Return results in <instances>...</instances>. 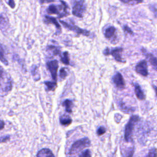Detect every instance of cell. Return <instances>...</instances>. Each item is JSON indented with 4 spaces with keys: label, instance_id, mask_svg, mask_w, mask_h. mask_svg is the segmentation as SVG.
<instances>
[{
    "label": "cell",
    "instance_id": "12",
    "mask_svg": "<svg viewBox=\"0 0 157 157\" xmlns=\"http://www.w3.org/2000/svg\"><path fill=\"white\" fill-rule=\"evenodd\" d=\"M59 1H60V2H61V6H60L61 9H62L63 12H61V13L58 15V17L59 18H62V17H64L67 15L69 13L68 11H67V9H69V6H68V5L66 4V2L65 1H63V0H60Z\"/></svg>",
    "mask_w": 157,
    "mask_h": 157
},
{
    "label": "cell",
    "instance_id": "22",
    "mask_svg": "<svg viewBox=\"0 0 157 157\" xmlns=\"http://www.w3.org/2000/svg\"><path fill=\"white\" fill-rule=\"evenodd\" d=\"M47 48H48L49 50L52 51L53 54L55 56V55H60L61 50H60V49L59 48V47H56V46H54V45H48V46L47 47Z\"/></svg>",
    "mask_w": 157,
    "mask_h": 157
},
{
    "label": "cell",
    "instance_id": "3",
    "mask_svg": "<svg viewBox=\"0 0 157 157\" xmlns=\"http://www.w3.org/2000/svg\"><path fill=\"white\" fill-rule=\"evenodd\" d=\"M90 145V141L89 139L87 137L82 138L80 140H77L72 144L69 150V154L70 155L75 154L76 153L84 149L85 148L89 147Z\"/></svg>",
    "mask_w": 157,
    "mask_h": 157
},
{
    "label": "cell",
    "instance_id": "10",
    "mask_svg": "<svg viewBox=\"0 0 157 157\" xmlns=\"http://www.w3.org/2000/svg\"><path fill=\"white\" fill-rule=\"evenodd\" d=\"M44 23L46 24H53L55 26L58 31H59V33L61 31V27L59 24V23L58 22L56 18L47 15L45 17Z\"/></svg>",
    "mask_w": 157,
    "mask_h": 157
},
{
    "label": "cell",
    "instance_id": "21",
    "mask_svg": "<svg viewBox=\"0 0 157 157\" xmlns=\"http://www.w3.org/2000/svg\"><path fill=\"white\" fill-rule=\"evenodd\" d=\"M61 61L66 65L69 64V53L67 52H64L63 53L62 56H61Z\"/></svg>",
    "mask_w": 157,
    "mask_h": 157
},
{
    "label": "cell",
    "instance_id": "20",
    "mask_svg": "<svg viewBox=\"0 0 157 157\" xmlns=\"http://www.w3.org/2000/svg\"><path fill=\"white\" fill-rule=\"evenodd\" d=\"M0 60L5 65H8V62L5 57V53L2 45L0 44Z\"/></svg>",
    "mask_w": 157,
    "mask_h": 157
},
{
    "label": "cell",
    "instance_id": "4",
    "mask_svg": "<svg viewBox=\"0 0 157 157\" xmlns=\"http://www.w3.org/2000/svg\"><path fill=\"white\" fill-rule=\"evenodd\" d=\"M86 10V4L85 0H78L74 4L72 7V14L78 18H82Z\"/></svg>",
    "mask_w": 157,
    "mask_h": 157
},
{
    "label": "cell",
    "instance_id": "5",
    "mask_svg": "<svg viewBox=\"0 0 157 157\" xmlns=\"http://www.w3.org/2000/svg\"><path fill=\"white\" fill-rule=\"evenodd\" d=\"M59 22L63 25V26L65 28H67V29H68V30L72 31L78 35L81 34V35H83V36H86V37H88L90 35V32L89 31L86 30V29H83L75 25H71V24H69V23H68L66 21H62V20H59Z\"/></svg>",
    "mask_w": 157,
    "mask_h": 157
},
{
    "label": "cell",
    "instance_id": "1",
    "mask_svg": "<svg viewBox=\"0 0 157 157\" xmlns=\"http://www.w3.org/2000/svg\"><path fill=\"white\" fill-rule=\"evenodd\" d=\"M12 87V83L10 77L8 74L0 67V88L4 91H9Z\"/></svg>",
    "mask_w": 157,
    "mask_h": 157
},
{
    "label": "cell",
    "instance_id": "15",
    "mask_svg": "<svg viewBox=\"0 0 157 157\" xmlns=\"http://www.w3.org/2000/svg\"><path fill=\"white\" fill-rule=\"evenodd\" d=\"M60 123L64 126H68L71 124L72 119L71 118L67 115H63L59 118Z\"/></svg>",
    "mask_w": 157,
    "mask_h": 157
},
{
    "label": "cell",
    "instance_id": "8",
    "mask_svg": "<svg viewBox=\"0 0 157 157\" xmlns=\"http://www.w3.org/2000/svg\"><path fill=\"white\" fill-rule=\"evenodd\" d=\"M136 71L137 73L140 75L146 77L148 75V69H147V63L145 60H142L138 63L135 67Z\"/></svg>",
    "mask_w": 157,
    "mask_h": 157
},
{
    "label": "cell",
    "instance_id": "24",
    "mask_svg": "<svg viewBox=\"0 0 157 157\" xmlns=\"http://www.w3.org/2000/svg\"><path fill=\"white\" fill-rule=\"evenodd\" d=\"M120 1L124 4H137L142 3L144 0H120Z\"/></svg>",
    "mask_w": 157,
    "mask_h": 157
},
{
    "label": "cell",
    "instance_id": "7",
    "mask_svg": "<svg viewBox=\"0 0 157 157\" xmlns=\"http://www.w3.org/2000/svg\"><path fill=\"white\" fill-rule=\"evenodd\" d=\"M47 67L51 73L53 80L56 82L57 80V71L58 69V62L54 59L47 63Z\"/></svg>",
    "mask_w": 157,
    "mask_h": 157
},
{
    "label": "cell",
    "instance_id": "6",
    "mask_svg": "<svg viewBox=\"0 0 157 157\" xmlns=\"http://www.w3.org/2000/svg\"><path fill=\"white\" fill-rule=\"evenodd\" d=\"M123 52V48L121 47H117L112 49H110L109 48H106L103 51V54L104 55H111L113 56L114 59L120 63H125V61L121 57V53Z\"/></svg>",
    "mask_w": 157,
    "mask_h": 157
},
{
    "label": "cell",
    "instance_id": "31",
    "mask_svg": "<svg viewBox=\"0 0 157 157\" xmlns=\"http://www.w3.org/2000/svg\"><path fill=\"white\" fill-rule=\"evenodd\" d=\"M54 1H55V0H39L40 4L49 3V2H54Z\"/></svg>",
    "mask_w": 157,
    "mask_h": 157
},
{
    "label": "cell",
    "instance_id": "14",
    "mask_svg": "<svg viewBox=\"0 0 157 157\" xmlns=\"http://www.w3.org/2000/svg\"><path fill=\"white\" fill-rule=\"evenodd\" d=\"M60 7H58L56 5L54 4H51L50 5L47 9V12L48 13V14L50 15V14H56V15H59L60 13V10H59Z\"/></svg>",
    "mask_w": 157,
    "mask_h": 157
},
{
    "label": "cell",
    "instance_id": "16",
    "mask_svg": "<svg viewBox=\"0 0 157 157\" xmlns=\"http://www.w3.org/2000/svg\"><path fill=\"white\" fill-rule=\"evenodd\" d=\"M116 31V29L114 26H109L108 27L105 32H104V36L107 39H110L115 34V33Z\"/></svg>",
    "mask_w": 157,
    "mask_h": 157
},
{
    "label": "cell",
    "instance_id": "33",
    "mask_svg": "<svg viewBox=\"0 0 157 157\" xmlns=\"http://www.w3.org/2000/svg\"><path fill=\"white\" fill-rule=\"evenodd\" d=\"M7 139H9V137H5V138H4V139H0V142H4L7 140Z\"/></svg>",
    "mask_w": 157,
    "mask_h": 157
},
{
    "label": "cell",
    "instance_id": "9",
    "mask_svg": "<svg viewBox=\"0 0 157 157\" xmlns=\"http://www.w3.org/2000/svg\"><path fill=\"white\" fill-rule=\"evenodd\" d=\"M113 82L119 89H123L125 83L122 75L120 72H117L113 77Z\"/></svg>",
    "mask_w": 157,
    "mask_h": 157
},
{
    "label": "cell",
    "instance_id": "26",
    "mask_svg": "<svg viewBox=\"0 0 157 157\" xmlns=\"http://www.w3.org/2000/svg\"><path fill=\"white\" fill-rule=\"evenodd\" d=\"M79 157H91V152L89 150H85L80 153Z\"/></svg>",
    "mask_w": 157,
    "mask_h": 157
},
{
    "label": "cell",
    "instance_id": "13",
    "mask_svg": "<svg viewBox=\"0 0 157 157\" xmlns=\"http://www.w3.org/2000/svg\"><path fill=\"white\" fill-rule=\"evenodd\" d=\"M135 90L136 95L139 99L144 100L145 99V95L139 84H137V83L135 84V90Z\"/></svg>",
    "mask_w": 157,
    "mask_h": 157
},
{
    "label": "cell",
    "instance_id": "32",
    "mask_svg": "<svg viewBox=\"0 0 157 157\" xmlns=\"http://www.w3.org/2000/svg\"><path fill=\"white\" fill-rule=\"evenodd\" d=\"M4 127V122L2 120H0V130L3 129Z\"/></svg>",
    "mask_w": 157,
    "mask_h": 157
},
{
    "label": "cell",
    "instance_id": "2",
    "mask_svg": "<svg viewBox=\"0 0 157 157\" xmlns=\"http://www.w3.org/2000/svg\"><path fill=\"white\" fill-rule=\"evenodd\" d=\"M139 117L137 115H132L129 121L126 124L124 131V139L129 142L132 140V135L136 124L138 122Z\"/></svg>",
    "mask_w": 157,
    "mask_h": 157
},
{
    "label": "cell",
    "instance_id": "30",
    "mask_svg": "<svg viewBox=\"0 0 157 157\" xmlns=\"http://www.w3.org/2000/svg\"><path fill=\"white\" fill-rule=\"evenodd\" d=\"M7 3L8 4V5L12 8V9H14L15 7V3L14 2L13 0H9Z\"/></svg>",
    "mask_w": 157,
    "mask_h": 157
},
{
    "label": "cell",
    "instance_id": "27",
    "mask_svg": "<svg viewBox=\"0 0 157 157\" xmlns=\"http://www.w3.org/2000/svg\"><path fill=\"white\" fill-rule=\"evenodd\" d=\"M145 157H156V148H154L148 152L147 155H146Z\"/></svg>",
    "mask_w": 157,
    "mask_h": 157
},
{
    "label": "cell",
    "instance_id": "17",
    "mask_svg": "<svg viewBox=\"0 0 157 157\" xmlns=\"http://www.w3.org/2000/svg\"><path fill=\"white\" fill-rule=\"evenodd\" d=\"M8 19L6 18L5 15L3 14H0V29L1 30H4L7 26L8 23Z\"/></svg>",
    "mask_w": 157,
    "mask_h": 157
},
{
    "label": "cell",
    "instance_id": "11",
    "mask_svg": "<svg viewBox=\"0 0 157 157\" xmlns=\"http://www.w3.org/2000/svg\"><path fill=\"white\" fill-rule=\"evenodd\" d=\"M37 157H55L53 152L48 148H42L37 153Z\"/></svg>",
    "mask_w": 157,
    "mask_h": 157
},
{
    "label": "cell",
    "instance_id": "18",
    "mask_svg": "<svg viewBox=\"0 0 157 157\" xmlns=\"http://www.w3.org/2000/svg\"><path fill=\"white\" fill-rule=\"evenodd\" d=\"M63 105L65 107L66 111L67 113H71L72 112V109L73 107V103L69 99H66L63 103Z\"/></svg>",
    "mask_w": 157,
    "mask_h": 157
},
{
    "label": "cell",
    "instance_id": "29",
    "mask_svg": "<svg viewBox=\"0 0 157 157\" xmlns=\"http://www.w3.org/2000/svg\"><path fill=\"white\" fill-rule=\"evenodd\" d=\"M123 29H124V31L126 33H128V34H133V31L131 30V29L128 26L124 25V26H123Z\"/></svg>",
    "mask_w": 157,
    "mask_h": 157
},
{
    "label": "cell",
    "instance_id": "19",
    "mask_svg": "<svg viewBox=\"0 0 157 157\" xmlns=\"http://www.w3.org/2000/svg\"><path fill=\"white\" fill-rule=\"evenodd\" d=\"M146 56L148 58V61L151 63V64L154 67L155 69H156V66H157V61H156V58L151 53H146Z\"/></svg>",
    "mask_w": 157,
    "mask_h": 157
},
{
    "label": "cell",
    "instance_id": "28",
    "mask_svg": "<svg viewBox=\"0 0 157 157\" xmlns=\"http://www.w3.org/2000/svg\"><path fill=\"white\" fill-rule=\"evenodd\" d=\"M105 131H106L105 128L104 127H103V126H101V127H99L96 133H97V134L98 136H101V135L104 134L105 132Z\"/></svg>",
    "mask_w": 157,
    "mask_h": 157
},
{
    "label": "cell",
    "instance_id": "23",
    "mask_svg": "<svg viewBox=\"0 0 157 157\" xmlns=\"http://www.w3.org/2000/svg\"><path fill=\"white\" fill-rule=\"evenodd\" d=\"M45 84L46 85L47 89L50 91H53L55 90L56 87V82H45Z\"/></svg>",
    "mask_w": 157,
    "mask_h": 157
},
{
    "label": "cell",
    "instance_id": "25",
    "mask_svg": "<svg viewBox=\"0 0 157 157\" xmlns=\"http://www.w3.org/2000/svg\"><path fill=\"white\" fill-rule=\"evenodd\" d=\"M67 76V72L66 71V68H61L59 71V77L62 79H64Z\"/></svg>",
    "mask_w": 157,
    "mask_h": 157
}]
</instances>
